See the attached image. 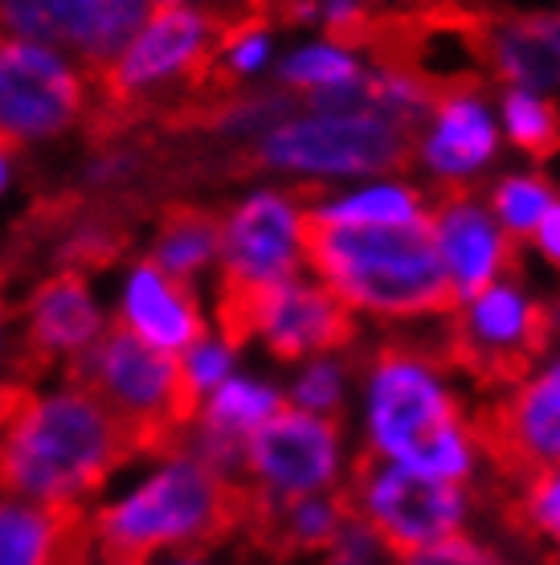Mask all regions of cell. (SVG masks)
<instances>
[{"label": "cell", "instance_id": "obj_18", "mask_svg": "<svg viewBox=\"0 0 560 565\" xmlns=\"http://www.w3.org/2000/svg\"><path fill=\"white\" fill-rule=\"evenodd\" d=\"M123 320L136 337H143L148 344L176 356L189 353L201 340H209L196 291L189 282L164 275L152 258H143L140 267L131 270V279H127Z\"/></svg>", "mask_w": 560, "mask_h": 565}, {"label": "cell", "instance_id": "obj_27", "mask_svg": "<svg viewBox=\"0 0 560 565\" xmlns=\"http://www.w3.org/2000/svg\"><path fill=\"white\" fill-rule=\"evenodd\" d=\"M406 565H507V562L495 550L478 545L475 537L450 533V537L434 541V545L418 550L413 557H406Z\"/></svg>", "mask_w": 560, "mask_h": 565}, {"label": "cell", "instance_id": "obj_32", "mask_svg": "<svg viewBox=\"0 0 560 565\" xmlns=\"http://www.w3.org/2000/svg\"><path fill=\"white\" fill-rule=\"evenodd\" d=\"M152 4H201V0H152Z\"/></svg>", "mask_w": 560, "mask_h": 565}, {"label": "cell", "instance_id": "obj_12", "mask_svg": "<svg viewBox=\"0 0 560 565\" xmlns=\"http://www.w3.org/2000/svg\"><path fill=\"white\" fill-rule=\"evenodd\" d=\"M340 418L308 414L282 402L267 423L246 438L241 480L267 500H299L336 488Z\"/></svg>", "mask_w": 560, "mask_h": 565}, {"label": "cell", "instance_id": "obj_26", "mask_svg": "<svg viewBox=\"0 0 560 565\" xmlns=\"http://www.w3.org/2000/svg\"><path fill=\"white\" fill-rule=\"evenodd\" d=\"M344 377H348V365H344V361L320 356V361L294 382L291 406H299V411H308V414H323V418H340V414H344Z\"/></svg>", "mask_w": 560, "mask_h": 565}, {"label": "cell", "instance_id": "obj_10", "mask_svg": "<svg viewBox=\"0 0 560 565\" xmlns=\"http://www.w3.org/2000/svg\"><path fill=\"white\" fill-rule=\"evenodd\" d=\"M475 451L487 455L495 492H516L560 467V356L471 418Z\"/></svg>", "mask_w": 560, "mask_h": 565}, {"label": "cell", "instance_id": "obj_4", "mask_svg": "<svg viewBox=\"0 0 560 565\" xmlns=\"http://www.w3.org/2000/svg\"><path fill=\"white\" fill-rule=\"evenodd\" d=\"M434 344H385L368 369V447L418 476L466 483L475 476V438L459 397L442 382Z\"/></svg>", "mask_w": 560, "mask_h": 565}, {"label": "cell", "instance_id": "obj_8", "mask_svg": "<svg viewBox=\"0 0 560 565\" xmlns=\"http://www.w3.org/2000/svg\"><path fill=\"white\" fill-rule=\"evenodd\" d=\"M418 160V131L380 115H291L262 136L241 169L401 172Z\"/></svg>", "mask_w": 560, "mask_h": 565}, {"label": "cell", "instance_id": "obj_11", "mask_svg": "<svg viewBox=\"0 0 560 565\" xmlns=\"http://www.w3.org/2000/svg\"><path fill=\"white\" fill-rule=\"evenodd\" d=\"M320 201L315 184L250 193L225 210L222 226V275L217 287L267 291L287 279H299V217Z\"/></svg>", "mask_w": 560, "mask_h": 565}, {"label": "cell", "instance_id": "obj_5", "mask_svg": "<svg viewBox=\"0 0 560 565\" xmlns=\"http://www.w3.org/2000/svg\"><path fill=\"white\" fill-rule=\"evenodd\" d=\"M66 385L103 402L123 426L136 459H172L189 443L201 418V394L193 390L184 361L136 337L127 320H111L83 353L66 361Z\"/></svg>", "mask_w": 560, "mask_h": 565}, {"label": "cell", "instance_id": "obj_6", "mask_svg": "<svg viewBox=\"0 0 560 565\" xmlns=\"http://www.w3.org/2000/svg\"><path fill=\"white\" fill-rule=\"evenodd\" d=\"M552 337L557 324L545 299H532L516 282L499 279L442 316V340L434 349L442 365L466 373L478 390L507 394L532 377Z\"/></svg>", "mask_w": 560, "mask_h": 565}, {"label": "cell", "instance_id": "obj_31", "mask_svg": "<svg viewBox=\"0 0 560 565\" xmlns=\"http://www.w3.org/2000/svg\"><path fill=\"white\" fill-rule=\"evenodd\" d=\"M148 565H155V562H148ZM164 565H205L201 557H176V562H164Z\"/></svg>", "mask_w": 560, "mask_h": 565}, {"label": "cell", "instance_id": "obj_22", "mask_svg": "<svg viewBox=\"0 0 560 565\" xmlns=\"http://www.w3.org/2000/svg\"><path fill=\"white\" fill-rule=\"evenodd\" d=\"M499 500V516L511 533L528 541V545H540L545 550V562L552 553H560V467L557 471H545L536 476L532 483H524L516 492H495Z\"/></svg>", "mask_w": 560, "mask_h": 565}, {"label": "cell", "instance_id": "obj_7", "mask_svg": "<svg viewBox=\"0 0 560 565\" xmlns=\"http://www.w3.org/2000/svg\"><path fill=\"white\" fill-rule=\"evenodd\" d=\"M352 521H360L397 562L413 557L434 541L463 533L466 492L463 483L430 480L409 467L380 459L373 447L352 455L344 483L336 488Z\"/></svg>", "mask_w": 560, "mask_h": 565}, {"label": "cell", "instance_id": "obj_23", "mask_svg": "<svg viewBox=\"0 0 560 565\" xmlns=\"http://www.w3.org/2000/svg\"><path fill=\"white\" fill-rule=\"evenodd\" d=\"M507 140L532 160H552L560 152V107L532 90H504Z\"/></svg>", "mask_w": 560, "mask_h": 565}, {"label": "cell", "instance_id": "obj_13", "mask_svg": "<svg viewBox=\"0 0 560 565\" xmlns=\"http://www.w3.org/2000/svg\"><path fill=\"white\" fill-rule=\"evenodd\" d=\"M475 193V181H438L434 198L426 201V222L434 230L459 303L519 270V242L499 230Z\"/></svg>", "mask_w": 560, "mask_h": 565}, {"label": "cell", "instance_id": "obj_20", "mask_svg": "<svg viewBox=\"0 0 560 565\" xmlns=\"http://www.w3.org/2000/svg\"><path fill=\"white\" fill-rule=\"evenodd\" d=\"M222 226H225V210L196 205V201H169L160 210L152 263L164 275L193 287L196 275L222 255Z\"/></svg>", "mask_w": 560, "mask_h": 565}, {"label": "cell", "instance_id": "obj_19", "mask_svg": "<svg viewBox=\"0 0 560 565\" xmlns=\"http://www.w3.org/2000/svg\"><path fill=\"white\" fill-rule=\"evenodd\" d=\"M250 521H246V537L262 553L291 562V557H308V553H327L340 529L348 524V509L340 492L299 495V500H267L250 488Z\"/></svg>", "mask_w": 560, "mask_h": 565}, {"label": "cell", "instance_id": "obj_9", "mask_svg": "<svg viewBox=\"0 0 560 565\" xmlns=\"http://www.w3.org/2000/svg\"><path fill=\"white\" fill-rule=\"evenodd\" d=\"M86 74L50 45L0 33V160L86 115Z\"/></svg>", "mask_w": 560, "mask_h": 565}, {"label": "cell", "instance_id": "obj_34", "mask_svg": "<svg viewBox=\"0 0 560 565\" xmlns=\"http://www.w3.org/2000/svg\"><path fill=\"white\" fill-rule=\"evenodd\" d=\"M377 565H380V562H377Z\"/></svg>", "mask_w": 560, "mask_h": 565}, {"label": "cell", "instance_id": "obj_28", "mask_svg": "<svg viewBox=\"0 0 560 565\" xmlns=\"http://www.w3.org/2000/svg\"><path fill=\"white\" fill-rule=\"evenodd\" d=\"M184 361V373H189V382L201 397L213 394L222 382H229V365H234V353L225 349L222 340H201L193 344L189 353H181Z\"/></svg>", "mask_w": 560, "mask_h": 565}, {"label": "cell", "instance_id": "obj_25", "mask_svg": "<svg viewBox=\"0 0 560 565\" xmlns=\"http://www.w3.org/2000/svg\"><path fill=\"white\" fill-rule=\"evenodd\" d=\"M360 62L356 54L348 50H336V45H308V50H299V54L282 66V86L299 95V99H308L315 90H332V86H344L352 78H360Z\"/></svg>", "mask_w": 560, "mask_h": 565}, {"label": "cell", "instance_id": "obj_29", "mask_svg": "<svg viewBox=\"0 0 560 565\" xmlns=\"http://www.w3.org/2000/svg\"><path fill=\"white\" fill-rule=\"evenodd\" d=\"M536 246H540L548 263L560 270V201H552L548 213L540 217V226H536Z\"/></svg>", "mask_w": 560, "mask_h": 565}, {"label": "cell", "instance_id": "obj_17", "mask_svg": "<svg viewBox=\"0 0 560 565\" xmlns=\"http://www.w3.org/2000/svg\"><path fill=\"white\" fill-rule=\"evenodd\" d=\"M0 565H98L90 509L0 495Z\"/></svg>", "mask_w": 560, "mask_h": 565}, {"label": "cell", "instance_id": "obj_30", "mask_svg": "<svg viewBox=\"0 0 560 565\" xmlns=\"http://www.w3.org/2000/svg\"><path fill=\"white\" fill-rule=\"evenodd\" d=\"M9 263H0V328H4V316H9Z\"/></svg>", "mask_w": 560, "mask_h": 565}, {"label": "cell", "instance_id": "obj_3", "mask_svg": "<svg viewBox=\"0 0 560 565\" xmlns=\"http://www.w3.org/2000/svg\"><path fill=\"white\" fill-rule=\"evenodd\" d=\"M299 255L352 311L373 320H442L459 308L430 222L409 226H327L303 210Z\"/></svg>", "mask_w": 560, "mask_h": 565}, {"label": "cell", "instance_id": "obj_24", "mask_svg": "<svg viewBox=\"0 0 560 565\" xmlns=\"http://www.w3.org/2000/svg\"><path fill=\"white\" fill-rule=\"evenodd\" d=\"M552 201L557 198H552V184L545 177L511 172V177H504L491 189V217L511 238H528V234H536V226H540V217L548 213Z\"/></svg>", "mask_w": 560, "mask_h": 565}, {"label": "cell", "instance_id": "obj_2", "mask_svg": "<svg viewBox=\"0 0 560 565\" xmlns=\"http://www.w3.org/2000/svg\"><path fill=\"white\" fill-rule=\"evenodd\" d=\"M250 500V483L213 471L184 447L136 492L90 512L95 562L148 565L160 553L205 557L246 529Z\"/></svg>", "mask_w": 560, "mask_h": 565}, {"label": "cell", "instance_id": "obj_21", "mask_svg": "<svg viewBox=\"0 0 560 565\" xmlns=\"http://www.w3.org/2000/svg\"><path fill=\"white\" fill-rule=\"evenodd\" d=\"M311 217L327 226H409L426 222V198L409 184H373L348 198L315 201Z\"/></svg>", "mask_w": 560, "mask_h": 565}, {"label": "cell", "instance_id": "obj_16", "mask_svg": "<svg viewBox=\"0 0 560 565\" xmlns=\"http://www.w3.org/2000/svg\"><path fill=\"white\" fill-rule=\"evenodd\" d=\"M499 152V131L487 107V83L442 90L434 115L418 136V160L438 181H471Z\"/></svg>", "mask_w": 560, "mask_h": 565}, {"label": "cell", "instance_id": "obj_15", "mask_svg": "<svg viewBox=\"0 0 560 565\" xmlns=\"http://www.w3.org/2000/svg\"><path fill=\"white\" fill-rule=\"evenodd\" d=\"M258 337L279 361L344 353L356 340V311L320 279H287L262 303Z\"/></svg>", "mask_w": 560, "mask_h": 565}, {"label": "cell", "instance_id": "obj_14", "mask_svg": "<svg viewBox=\"0 0 560 565\" xmlns=\"http://www.w3.org/2000/svg\"><path fill=\"white\" fill-rule=\"evenodd\" d=\"M25 316V337H21L13 356L17 382L25 385L42 382L57 361L78 356L103 328V316H98L95 299H90V282L71 267H57L50 279L33 287Z\"/></svg>", "mask_w": 560, "mask_h": 565}, {"label": "cell", "instance_id": "obj_1", "mask_svg": "<svg viewBox=\"0 0 560 565\" xmlns=\"http://www.w3.org/2000/svg\"><path fill=\"white\" fill-rule=\"evenodd\" d=\"M136 451L111 411L62 385L37 394L25 382H0V495L37 504H86Z\"/></svg>", "mask_w": 560, "mask_h": 565}, {"label": "cell", "instance_id": "obj_33", "mask_svg": "<svg viewBox=\"0 0 560 565\" xmlns=\"http://www.w3.org/2000/svg\"><path fill=\"white\" fill-rule=\"evenodd\" d=\"M0 184H4V160H0Z\"/></svg>", "mask_w": 560, "mask_h": 565}]
</instances>
